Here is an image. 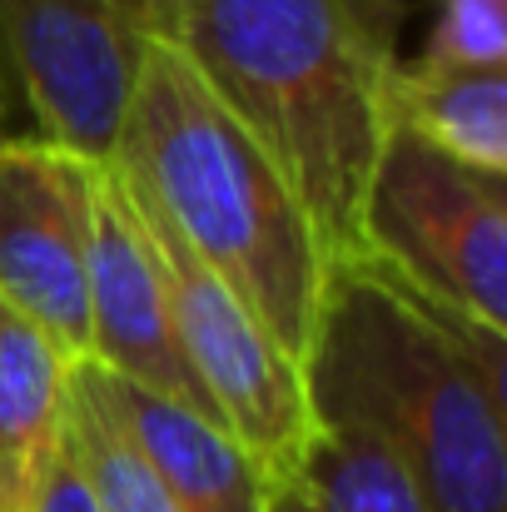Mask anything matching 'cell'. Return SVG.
Here are the masks:
<instances>
[{
    "mask_svg": "<svg viewBox=\"0 0 507 512\" xmlns=\"http://www.w3.org/2000/svg\"><path fill=\"white\" fill-rule=\"evenodd\" d=\"M398 0H179L169 40L294 189L329 269L368 259L363 199L398 130Z\"/></svg>",
    "mask_w": 507,
    "mask_h": 512,
    "instance_id": "cell-1",
    "label": "cell"
},
{
    "mask_svg": "<svg viewBox=\"0 0 507 512\" xmlns=\"http://www.w3.org/2000/svg\"><path fill=\"white\" fill-rule=\"evenodd\" d=\"M319 423L373 433L423 512H507V339L383 264H334L304 363Z\"/></svg>",
    "mask_w": 507,
    "mask_h": 512,
    "instance_id": "cell-2",
    "label": "cell"
},
{
    "mask_svg": "<svg viewBox=\"0 0 507 512\" xmlns=\"http://www.w3.org/2000/svg\"><path fill=\"white\" fill-rule=\"evenodd\" d=\"M110 165L304 373L329 259L284 174L169 35L140 50Z\"/></svg>",
    "mask_w": 507,
    "mask_h": 512,
    "instance_id": "cell-3",
    "label": "cell"
},
{
    "mask_svg": "<svg viewBox=\"0 0 507 512\" xmlns=\"http://www.w3.org/2000/svg\"><path fill=\"white\" fill-rule=\"evenodd\" d=\"M363 244L428 304L507 334V179L468 170L398 125L368 179Z\"/></svg>",
    "mask_w": 507,
    "mask_h": 512,
    "instance_id": "cell-4",
    "label": "cell"
},
{
    "mask_svg": "<svg viewBox=\"0 0 507 512\" xmlns=\"http://www.w3.org/2000/svg\"><path fill=\"white\" fill-rule=\"evenodd\" d=\"M135 204L145 214V229H150L160 269H165L179 353L194 368L219 428L249 453V463L259 468V478L269 488L274 478H284L299 463V453L319 433L309 383L294 368V358L254 324V314L179 244V234L140 194H135Z\"/></svg>",
    "mask_w": 507,
    "mask_h": 512,
    "instance_id": "cell-5",
    "label": "cell"
},
{
    "mask_svg": "<svg viewBox=\"0 0 507 512\" xmlns=\"http://www.w3.org/2000/svg\"><path fill=\"white\" fill-rule=\"evenodd\" d=\"M150 30L135 0H0V85H10L40 140L110 160Z\"/></svg>",
    "mask_w": 507,
    "mask_h": 512,
    "instance_id": "cell-6",
    "label": "cell"
},
{
    "mask_svg": "<svg viewBox=\"0 0 507 512\" xmlns=\"http://www.w3.org/2000/svg\"><path fill=\"white\" fill-rule=\"evenodd\" d=\"M90 170L50 140H5L0 150V304L25 314L70 358L90 353L85 254Z\"/></svg>",
    "mask_w": 507,
    "mask_h": 512,
    "instance_id": "cell-7",
    "label": "cell"
},
{
    "mask_svg": "<svg viewBox=\"0 0 507 512\" xmlns=\"http://www.w3.org/2000/svg\"><path fill=\"white\" fill-rule=\"evenodd\" d=\"M85 304H90V353L85 358H95L105 373L135 388H150L160 398H174L204 413L209 423H219L174 339L165 269L145 229V214L110 160H95L90 170Z\"/></svg>",
    "mask_w": 507,
    "mask_h": 512,
    "instance_id": "cell-8",
    "label": "cell"
},
{
    "mask_svg": "<svg viewBox=\"0 0 507 512\" xmlns=\"http://www.w3.org/2000/svg\"><path fill=\"white\" fill-rule=\"evenodd\" d=\"M105 378H110V398H115L130 438L160 473L174 512H264L259 468L219 423H209L204 413H194L174 398L135 388L115 373H105Z\"/></svg>",
    "mask_w": 507,
    "mask_h": 512,
    "instance_id": "cell-9",
    "label": "cell"
},
{
    "mask_svg": "<svg viewBox=\"0 0 507 512\" xmlns=\"http://www.w3.org/2000/svg\"><path fill=\"white\" fill-rule=\"evenodd\" d=\"M70 353L25 314L0 304V493L15 512L25 483L60 443Z\"/></svg>",
    "mask_w": 507,
    "mask_h": 512,
    "instance_id": "cell-10",
    "label": "cell"
},
{
    "mask_svg": "<svg viewBox=\"0 0 507 512\" xmlns=\"http://www.w3.org/2000/svg\"><path fill=\"white\" fill-rule=\"evenodd\" d=\"M264 512H423V498L373 433L319 423L299 463L264 488Z\"/></svg>",
    "mask_w": 507,
    "mask_h": 512,
    "instance_id": "cell-11",
    "label": "cell"
},
{
    "mask_svg": "<svg viewBox=\"0 0 507 512\" xmlns=\"http://www.w3.org/2000/svg\"><path fill=\"white\" fill-rule=\"evenodd\" d=\"M398 125L423 135L448 160L507 179V70H398Z\"/></svg>",
    "mask_w": 507,
    "mask_h": 512,
    "instance_id": "cell-12",
    "label": "cell"
},
{
    "mask_svg": "<svg viewBox=\"0 0 507 512\" xmlns=\"http://www.w3.org/2000/svg\"><path fill=\"white\" fill-rule=\"evenodd\" d=\"M60 443L70 448L100 512H174L160 473L150 468V458L130 438V428L110 398V378L95 358L70 363Z\"/></svg>",
    "mask_w": 507,
    "mask_h": 512,
    "instance_id": "cell-13",
    "label": "cell"
},
{
    "mask_svg": "<svg viewBox=\"0 0 507 512\" xmlns=\"http://www.w3.org/2000/svg\"><path fill=\"white\" fill-rule=\"evenodd\" d=\"M423 65L433 70H507V0H438Z\"/></svg>",
    "mask_w": 507,
    "mask_h": 512,
    "instance_id": "cell-14",
    "label": "cell"
},
{
    "mask_svg": "<svg viewBox=\"0 0 507 512\" xmlns=\"http://www.w3.org/2000/svg\"><path fill=\"white\" fill-rule=\"evenodd\" d=\"M15 512H100L65 443H55L50 458L35 468V478L25 483V493H20Z\"/></svg>",
    "mask_w": 507,
    "mask_h": 512,
    "instance_id": "cell-15",
    "label": "cell"
},
{
    "mask_svg": "<svg viewBox=\"0 0 507 512\" xmlns=\"http://www.w3.org/2000/svg\"><path fill=\"white\" fill-rule=\"evenodd\" d=\"M135 10H140V20H145V30H150V35H169L179 0H135Z\"/></svg>",
    "mask_w": 507,
    "mask_h": 512,
    "instance_id": "cell-16",
    "label": "cell"
},
{
    "mask_svg": "<svg viewBox=\"0 0 507 512\" xmlns=\"http://www.w3.org/2000/svg\"><path fill=\"white\" fill-rule=\"evenodd\" d=\"M5 140L10 135H5V95H0V150H5Z\"/></svg>",
    "mask_w": 507,
    "mask_h": 512,
    "instance_id": "cell-17",
    "label": "cell"
},
{
    "mask_svg": "<svg viewBox=\"0 0 507 512\" xmlns=\"http://www.w3.org/2000/svg\"><path fill=\"white\" fill-rule=\"evenodd\" d=\"M0 512H5V493H0Z\"/></svg>",
    "mask_w": 507,
    "mask_h": 512,
    "instance_id": "cell-18",
    "label": "cell"
}]
</instances>
